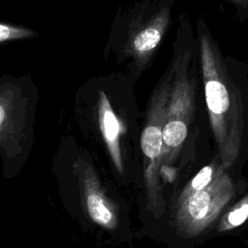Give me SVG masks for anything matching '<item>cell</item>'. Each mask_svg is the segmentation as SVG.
<instances>
[{
	"instance_id": "6da1fadb",
	"label": "cell",
	"mask_w": 248,
	"mask_h": 248,
	"mask_svg": "<svg viewBox=\"0 0 248 248\" xmlns=\"http://www.w3.org/2000/svg\"><path fill=\"white\" fill-rule=\"evenodd\" d=\"M200 60L207 119L222 162L248 161V63L225 56L205 23L199 31Z\"/></svg>"
},
{
	"instance_id": "7a4b0ae2",
	"label": "cell",
	"mask_w": 248,
	"mask_h": 248,
	"mask_svg": "<svg viewBox=\"0 0 248 248\" xmlns=\"http://www.w3.org/2000/svg\"><path fill=\"white\" fill-rule=\"evenodd\" d=\"M242 170V167H227L220 158L207 186L198 191L182 192L176 223L183 236H198L216 227L222 215L248 190V177Z\"/></svg>"
},
{
	"instance_id": "3957f363",
	"label": "cell",
	"mask_w": 248,
	"mask_h": 248,
	"mask_svg": "<svg viewBox=\"0 0 248 248\" xmlns=\"http://www.w3.org/2000/svg\"><path fill=\"white\" fill-rule=\"evenodd\" d=\"M190 51L177 59L166 124L163 132V155L170 156L186 140L190 124L195 119L196 89L195 76L189 74Z\"/></svg>"
},
{
	"instance_id": "277c9868",
	"label": "cell",
	"mask_w": 248,
	"mask_h": 248,
	"mask_svg": "<svg viewBox=\"0 0 248 248\" xmlns=\"http://www.w3.org/2000/svg\"><path fill=\"white\" fill-rule=\"evenodd\" d=\"M173 81V72L166 77L164 81L154 91L147 110L144 129L140 136V146L144 156L150 161L148 172L155 169L163 157V132L166 124L168 107Z\"/></svg>"
},
{
	"instance_id": "5b68a950",
	"label": "cell",
	"mask_w": 248,
	"mask_h": 248,
	"mask_svg": "<svg viewBox=\"0 0 248 248\" xmlns=\"http://www.w3.org/2000/svg\"><path fill=\"white\" fill-rule=\"evenodd\" d=\"M80 180L84 202L90 218L106 229H114L117 225L115 207L105 196L97 176L86 164L81 167Z\"/></svg>"
},
{
	"instance_id": "8992f818",
	"label": "cell",
	"mask_w": 248,
	"mask_h": 248,
	"mask_svg": "<svg viewBox=\"0 0 248 248\" xmlns=\"http://www.w3.org/2000/svg\"><path fill=\"white\" fill-rule=\"evenodd\" d=\"M98 119L102 136L107 143L109 154L119 171H122V159L119 146L121 127L107 95L100 91L98 101Z\"/></svg>"
},
{
	"instance_id": "52a82bcc",
	"label": "cell",
	"mask_w": 248,
	"mask_h": 248,
	"mask_svg": "<svg viewBox=\"0 0 248 248\" xmlns=\"http://www.w3.org/2000/svg\"><path fill=\"white\" fill-rule=\"evenodd\" d=\"M16 90L10 85L3 86L0 95V136L2 144H8L16 139L18 133V124L22 122L19 109L23 104L19 103Z\"/></svg>"
},
{
	"instance_id": "ba28073f",
	"label": "cell",
	"mask_w": 248,
	"mask_h": 248,
	"mask_svg": "<svg viewBox=\"0 0 248 248\" xmlns=\"http://www.w3.org/2000/svg\"><path fill=\"white\" fill-rule=\"evenodd\" d=\"M168 18V12H162L146 27L136 34L132 41V48L138 58H145L157 47L162 40Z\"/></svg>"
},
{
	"instance_id": "9c48e42d",
	"label": "cell",
	"mask_w": 248,
	"mask_h": 248,
	"mask_svg": "<svg viewBox=\"0 0 248 248\" xmlns=\"http://www.w3.org/2000/svg\"><path fill=\"white\" fill-rule=\"evenodd\" d=\"M215 230L219 234H238L248 230V190L222 215Z\"/></svg>"
},
{
	"instance_id": "30bf717a",
	"label": "cell",
	"mask_w": 248,
	"mask_h": 248,
	"mask_svg": "<svg viewBox=\"0 0 248 248\" xmlns=\"http://www.w3.org/2000/svg\"><path fill=\"white\" fill-rule=\"evenodd\" d=\"M35 35V32L24 28L13 26L6 23L0 24V42L4 43L6 41H11L15 39H24Z\"/></svg>"
},
{
	"instance_id": "8fae6325",
	"label": "cell",
	"mask_w": 248,
	"mask_h": 248,
	"mask_svg": "<svg viewBox=\"0 0 248 248\" xmlns=\"http://www.w3.org/2000/svg\"><path fill=\"white\" fill-rule=\"evenodd\" d=\"M228 1H230L233 5L239 22L244 23L248 18V0H228Z\"/></svg>"
},
{
	"instance_id": "7c38bea8",
	"label": "cell",
	"mask_w": 248,
	"mask_h": 248,
	"mask_svg": "<svg viewBox=\"0 0 248 248\" xmlns=\"http://www.w3.org/2000/svg\"><path fill=\"white\" fill-rule=\"evenodd\" d=\"M241 241H242V243H244L245 245H247V246H248V236L241 237Z\"/></svg>"
}]
</instances>
